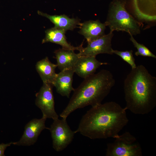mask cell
<instances>
[{"label":"cell","instance_id":"obj_1","mask_svg":"<svg viewBox=\"0 0 156 156\" xmlns=\"http://www.w3.org/2000/svg\"><path fill=\"white\" fill-rule=\"evenodd\" d=\"M126 109L114 101L92 107L75 132L92 139L115 138L128 122Z\"/></svg>","mask_w":156,"mask_h":156},{"label":"cell","instance_id":"obj_2","mask_svg":"<svg viewBox=\"0 0 156 156\" xmlns=\"http://www.w3.org/2000/svg\"><path fill=\"white\" fill-rule=\"evenodd\" d=\"M126 109L135 114L151 112L156 106V77L142 65L132 69L124 82Z\"/></svg>","mask_w":156,"mask_h":156},{"label":"cell","instance_id":"obj_3","mask_svg":"<svg viewBox=\"0 0 156 156\" xmlns=\"http://www.w3.org/2000/svg\"><path fill=\"white\" fill-rule=\"evenodd\" d=\"M115 83L111 72L103 69L84 79L73 91L68 104L60 115L65 119L77 109L101 103Z\"/></svg>","mask_w":156,"mask_h":156},{"label":"cell","instance_id":"obj_4","mask_svg":"<svg viewBox=\"0 0 156 156\" xmlns=\"http://www.w3.org/2000/svg\"><path fill=\"white\" fill-rule=\"evenodd\" d=\"M125 3L116 0L112 4L108 17L105 23L111 31H126L129 34L136 35L140 32V24L126 10Z\"/></svg>","mask_w":156,"mask_h":156},{"label":"cell","instance_id":"obj_5","mask_svg":"<svg viewBox=\"0 0 156 156\" xmlns=\"http://www.w3.org/2000/svg\"><path fill=\"white\" fill-rule=\"evenodd\" d=\"M107 144L106 156H142L141 146L135 137L129 132L118 135Z\"/></svg>","mask_w":156,"mask_h":156},{"label":"cell","instance_id":"obj_6","mask_svg":"<svg viewBox=\"0 0 156 156\" xmlns=\"http://www.w3.org/2000/svg\"><path fill=\"white\" fill-rule=\"evenodd\" d=\"M66 119L58 118L53 120L49 129L51 133L53 148L57 152L63 150L71 143L75 133L70 129Z\"/></svg>","mask_w":156,"mask_h":156},{"label":"cell","instance_id":"obj_7","mask_svg":"<svg viewBox=\"0 0 156 156\" xmlns=\"http://www.w3.org/2000/svg\"><path fill=\"white\" fill-rule=\"evenodd\" d=\"M51 84L43 83L39 92L36 94V105L41 110L42 116L53 120L58 118L55 109V103Z\"/></svg>","mask_w":156,"mask_h":156},{"label":"cell","instance_id":"obj_8","mask_svg":"<svg viewBox=\"0 0 156 156\" xmlns=\"http://www.w3.org/2000/svg\"><path fill=\"white\" fill-rule=\"evenodd\" d=\"M113 32L110 31L109 34L88 43L87 46L83 47L79 54L81 56L95 57L100 54H113L111 44Z\"/></svg>","mask_w":156,"mask_h":156},{"label":"cell","instance_id":"obj_9","mask_svg":"<svg viewBox=\"0 0 156 156\" xmlns=\"http://www.w3.org/2000/svg\"><path fill=\"white\" fill-rule=\"evenodd\" d=\"M47 118L44 117L40 119H34L29 122L25 126L24 133L18 142H14L17 145L30 146L36 141L38 136L44 129H48L45 126Z\"/></svg>","mask_w":156,"mask_h":156},{"label":"cell","instance_id":"obj_10","mask_svg":"<svg viewBox=\"0 0 156 156\" xmlns=\"http://www.w3.org/2000/svg\"><path fill=\"white\" fill-rule=\"evenodd\" d=\"M107 64V63L99 61L95 57L81 56L73 69L75 73L85 79L94 73L100 66Z\"/></svg>","mask_w":156,"mask_h":156},{"label":"cell","instance_id":"obj_11","mask_svg":"<svg viewBox=\"0 0 156 156\" xmlns=\"http://www.w3.org/2000/svg\"><path fill=\"white\" fill-rule=\"evenodd\" d=\"M74 73V69H72L64 70L57 74L53 86L61 96L69 98L71 92L74 90L72 86Z\"/></svg>","mask_w":156,"mask_h":156},{"label":"cell","instance_id":"obj_12","mask_svg":"<svg viewBox=\"0 0 156 156\" xmlns=\"http://www.w3.org/2000/svg\"><path fill=\"white\" fill-rule=\"evenodd\" d=\"M106 26L105 23L99 20H89L81 23L78 33L84 37L88 43L105 35Z\"/></svg>","mask_w":156,"mask_h":156},{"label":"cell","instance_id":"obj_13","mask_svg":"<svg viewBox=\"0 0 156 156\" xmlns=\"http://www.w3.org/2000/svg\"><path fill=\"white\" fill-rule=\"evenodd\" d=\"M66 32L64 30L55 27L48 29L45 31V37L42 43L51 42L60 45L62 48L79 51L83 47L82 44L77 47L71 45L66 40Z\"/></svg>","mask_w":156,"mask_h":156},{"label":"cell","instance_id":"obj_14","mask_svg":"<svg viewBox=\"0 0 156 156\" xmlns=\"http://www.w3.org/2000/svg\"><path fill=\"white\" fill-rule=\"evenodd\" d=\"M74 51L63 48L56 50L54 53L57 67L60 70L73 69L81 56Z\"/></svg>","mask_w":156,"mask_h":156},{"label":"cell","instance_id":"obj_15","mask_svg":"<svg viewBox=\"0 0 156 156\" xmlns=\"http://www.w3.org/2000/svg\"><path fill=\"white\" fill-rule=\"evenodd\" d=\"M38 14L48 19L55 25L54 27L64 30H73L81 25L80 20L77 18H70L65 14L50 15L40 11Z\"/></svg>","mask_w":156,"mask_h":156},{"label":"cell","instance_id":"obj_16","mask_svg":"<svg viewBox=\"0 0 156 156\" xmlns=\"http://www.w3.org/2000/svg\"><path fill=\"white\" fill-rule=\"evenodd\" d=\"M57 67V64L52 63L47 57L37 63L36 70L43 83H50L53 86L57 74L55 71Z\"/></svg>","mask_w":156,"mask_h":156},{"label":"cell","instance_id":"obj_17","mask_svg":"<svg viewBox=\"0 0 156 156\" xmlns=\"http://www.w3.org/2000/svg\"><path fill=\"white\" fill-rule=\"evenodd\" d=\"M129 35L130 36V40L137 50V51L135 53V55L151 57L156 58V56L148 48L143 44L138 43L134 38L133 35L131 34Z\"/></svg>","mask_w":156,"mask_h":156},{"label":"cell","instance_id":"obj_18","mask_svg":"<svg viewBox=\"0 0 156 156\" xmlns=\"http://www.w3.org/2000/svg\"><path fill=\"white\" fill-rule=\"evenodd\" d=\"M133 52L132 50L125 51H120L113 49L112 50L113 54H116L121 57L131 66L132 69L135 68L137 66Z\"/></svg>","mask_w":156,"mask_h":156},{"label":"cell","instance_id":"obj_19","mask_svg":"<svg viewBox=\"0 0 156 156\" xmlns=\"http://www.w3.org/2000/svg\"><path fill=\"white\" fill-rule=\"evenodd\" d=\"M13 144L14 142H12L6 144L2 143L0 144V156H5L4 152L7 147Z\"/></svg>","mask_w":156,"mask_h":156}]
</instances>
